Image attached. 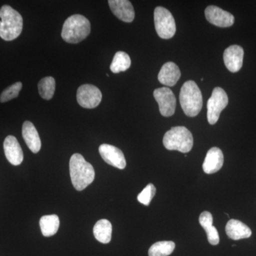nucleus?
Here are the masks:
<instances>
[{
  "label": "nucleus",
  "instance_id": "obj_1",
  "mask_svg": "<svg viewBox=\"0 0 256 256\" xmlns=\"http://www.w3.org/2000/svg\"><path fill=\"white\" fill-rule=\"evenodd\" d=\"M69 170L72 184L77 191L85 190L95 178L94 166L78 153H76L70 158Z\"/></svg>",
  "mask_w": 256,
  "mask_h": 256
},
{
  "label": "nucleus",
  "instance_id": "obj_2",
  "mask_svg": "<svg viewBox=\"0 0 256 256\" xmlns=\"http://www.w3.org/2000/svg\"><path fill=\"white\" fill-rule=\"evenodd\" d=\"M0 37L5 41H12L18 38L23 28V18L16 10L9 5L0 9Z\"/></svg>",
  "mask_w": 256,
  "mask_h": 256
},
{
  "label": "nucleus",
  "instance_id": "obj_3",
  "mask_svg": "<svg viewBox=\"0 0 256 256\" xmlns=\"http://www.w3.org/2000/svg\"><path fill=\"white\" fill-rule=\"evenodd\" d=\"M92 26L89 20L80 14L69 16L64 24L62 38L70 44H78L90 34Z\"/></svg>",
  "mask_w": 256,
  "mask_h": 256
},
{
  "label": "nucleus",
  "instance_id": "obj_4",
  "mask_svg": "<svg viewBox=\"0 0 256 256\" xmlns=\"http://www.w3.org/2000/svg\"><path fill=\"white\" fill-rule=\"evenodd\" d=\"M182 108L188 117H195L200 114L203 106V98L200 88L193 80L185 82L180 94Z\"/></svg>",
  "mask_w": 256,
  "mask_h": 256
},
{
  "label": "nucleus",
  "instance_id": "obj_5",
  "mask_svg": "<svg viewBox=\"0 0 256 256\" xmlns=\"http://www.w3.org/2000/svg\"><path fill=\"white\" fill-rule=\"evenodd\" d=\"M163 144L164 148L169 150L188 153L191 151L193 146V136L188 128L178 126L171 128V130L165 133Z\"/></svg>",
  "mask_w": 256,
  "mask_h": 256
},
{
  "label": "nucleus",
  "instance_id": "obj_6",
  "mask_svg": "<svg viewBox=\"0 0 256 256\" xmlns=\"http://www.w3.org/2000/svg\"><path fill=\"white\" fill-rule=\"evenodd\" d=\"M154 26L158 36L164 40L172 38L176 33V23L169 10L158 6L154 12Z\"/></svg>",
  "mask_w": 256,
  "mask_h": 256
},
{
  "label": "nucleus",
  "instance_id": "obj_7",
  "mask_svg": "<svg viewBox=\"0 0 256 256\" xmlns=\"http://www.w3.org/2000/svg\"><path fill=\"white\" fill-rule=\"evenodd\" d=\"M228 98L223 88H215L212 96L207 102V119L208 124H216L220 117V112L228 106Z\"/></svg>",
  "mask_w": 256,
  "mask_h": 256
},
{
  "label": "nucleus",
  "instance_id": "obj_8",
  "mask_svg": "<svg viewBox=\"0 0 256 256\" xmlns=\"http://www.w3.org/2000/svg\"><path fill=\"white\" fill-rule=\"evenodd\" d=\"M77 101L84 108L92 109L98 106L102 100V92L95 86L84 84L77 90Z\"/></svg>",
  "mask_w": 256,
  "mask_h": 256
},
{
  "label": "nucleus",
  "instance_id": "obj_9",
  "mask_svg": "<svg viewBox=\"0 0 256 256\" xmlns=\"http://www.w3.org/2000/svg\"><path fill=\"white\" fill-rule=\"evenodd\" d=\"M158 105L160 114L164 117H170L174 114L176 109V98L172 90L169 88H156L153 92Z\"/></svg>",
  "mask_w": 256,
  "mask_h": 256
},
{
  "label": "nucleus",
  "instance_id": "obj_10",
  "mask_svg": "<svg viewBox=\"0 0 256 256\" xmlns=\"http://www.w3.org/2000/svg\"><path fill=\"white\" fill-rule=\"evenodd\" d=\"M205 16L208 22L218 28H229L235 22L233 14L214 5L208 6L205 10Z\"/></svg>",
  "mask_w": 256,
  "mask_h": 256
},
{
  "label": "nucleus",
  "instance_id": "obj_11",
  "mask_svg": "<svg viewBox=\"0 0 256 256\" xmlns=\"http://www.w3.org/2000/svg\"><path fill=\"white\" fill-rule=\"evenodd\" d=\"M99 153L108 164L120 170L126 168V158L119 148L110 144H102L99 146Z\"/></svg>",
  "mask_w": 256,
  "mask_h": 256
},
{
  "label": "nucleus",
  "instance_id": "obj_12",
  "mask_svg": "<svg viewBox=\"0 0 256 256\" xmlns=\"http://www.w3.org/2000/svg\"><path fill=\"white\" fill-rule=\"evenodd\" d=\"M244 50L238 45L228 47L224 53V62L226 67L232 73L238 72L242 68Z\"/></svg>",
  "mask_w": 256,
  "mask_h": 256
},
{
  "label": "nucleus",
  "instance_id": "obj_13",
  "mask_svg": "<svg viewBox=\"0 0 256 256\" xmlns=\"http://www.w3.org/2000/svg\"><path fill=\"white\" fill-rule=\"evenodd\" d=\"M109 6L114 16L124 22H132L134 10L132 3L128 0H109Z\"/></svg>",
  "mask_w": 256,
  "mask_h": 256
},
{
  "label": "nucleus",
  "instance_id": "obj_14",
  "mask_svg": "<svg viewBox=\"0 0 256 256\" xmlns=\"http://www.w3.org/2000/svg\"><path fill=\"white\" fill-rule=\"evenodd\" d=\"M4 150L6 159L14 166L22 164L24 160V154L21 146L14 136H9L5 138Z\"/></svg>",
  "mask_w": 256,
  "mask_h": 256
},
{
  "label": "nucleus",
  "instance_id": "obj_15",
  "mask_svg": "<svg viewBox=\"0 0 256 256\" xmlns=\"http://www.w3.org/2000/svg\"><path fill=\"white\" fill-rule=\"evenodd\" d=\"M224 164V154L216 146L210 148L203 163V170L207 174L217 172Z\"/></svg>",
  "mask_w": 256,
  "mask_h": 256
},
{
  "label": "nucleus",
  "instance_id": "obj_16",
  "mask_svg": "<svg viewBox=\"0 0 256 256\" xmlns=\"http://www.w3.org/2000/svg\"><path fill=\"white\" fill-rule=\"evenodd\" d=\"M181 77L178 66L173 62H168L162 67L158 74V80L166 86H174Z\"/></svg>",
  "mask_w": 256,
  "mask_h": 256
},
{
  "label": "nucleus",
  "instance_id": "obj_17",
  "mask_svg": "<svg viewBox=\"0 0 256 256\" xmlns=\"http://www.w3.org/2000/svg\"><path fill=\"white\" fill-rule=\"evenodd\" d=\"M22 137L26 146L33 153H37L42 148L41 140L36 128L30 121H25L22 126Z\"/></svg>",
  "mask_w": 256,
  "mask_h": 256
},
{
  "label": "nucleus",
  "instance_id": "obj_18",
  "mask_svg": "<svg viewBox=\"0 0 256 256\" xmlns=\"http://www.w3.org/2000/svg\"><path fill=\"white\" fill-rule=\"evenodd\" d=\"M226 233L229 238L237 240L248 238L252 235L250 228L238 220H229L226 226Z\"/></svg>",
  "mask_w": 256,
  "mask_h": 256
},
{
  "label": "nucleus",
  "instance_id": "obj_19",
  "mask_svg": "<svg viewBox=\"0 0 256 256\" xmlns=\"http://www.w3.org/2000/svg\"><path fill=\"white\" fill-rule=\"evenodd\" d=\"M112 224L108 220H100L94 226V236L102 244H108L112 238Z\"/></svg>",
  "mask_w": 256,
  "mask_h": 256
},
{
  "label": "nucleus",
  "instance_id": "obj_20",
  "mask_svg": "<svg viewBox=\"0 0 256 256\" xmlns=\"http://www.w3.org/2000/svg\"><path fill=\"white\" fill-rule=\"evenodd\" d=\"M40 224L44 236H52L57 233L60 228V218L55 214L44 216L40 220Z\"/></svg>",
  "mask_w": 256,
  "mask_h": 256
},
{
  "label": "nucleus",
  "instance_id": "obj_21",
  "mask_svg": "<svg viewBox=\"0 0 256 256\" xmlns=\"http://www.w3.org/2000/svg\"><path fill=\"white\" fill-rule=\"evenodd\" d=\"M131 60L126 52H118L114 54V60L110 64L111 72L114 74L126 72L130 67Z\"/></svg>",
  "mask_w": 256,
  "mask_h": 256
},
{
  "label": "nucleus",
  "instance_id": "obj_22",
  "mask_svg": "<svg viewBox=\"0 0 256 256\" xmlns=\"http://www.w3.org/2000/svg\"><path fill=\"white\" fill-rule=\"evenodd\" d=\"M56 80L52 76L45 77L38 82V90L42 98L50 100L54 95Z\"/></svg>",
  "mask_w": 256,
  "mask_h": 256
},
{
  "label": "nucleus",
  "instance_id": "obj_23",
  "mask_svg": "<svg viewBox=\"0 0 256 256\" xmlns=\"http://www.w3.org/2000/svg\"><path fill=\"white\" fill-rule=\"evenodd\" d=\"M175 244L173 242H159L153 244L149 249V256H168L174 252Z\"/></svg>",
  "mask_w": 256,
  "mask_h": 256
},
{
  "label": "nucleus",
  "instance_id": "obj_24",
  "mask_svg": "<svg viewBox=\"0 0 256 256\" xmlns=\"http://www.w3.org/2000/svg\"><path fill=\"white\" fill-rule=\"evenodd\" d=\"M22 88V84L16 82L6 88L0 95V102H5L18 97L20 90Z\"/></svg>",
  "mask_w": 256,
  "mask_h": 256
},
{
  "label": "nucleus",
  "instance_id": "obj_25",
  "mask_svg": "<svg viewBox=\"0 0 256 256\" xmlns=\"http://www.w3.org/2000/svg\"><path fill=\"white\" fill-rule=\"evenodd\" d=\"M156 193V188L152 184L146 185V188L138 194V200L140 203L149 206Z\"/></svg>",
  "mask_w": 256,
  "mask_h": 256
},
{
  "label": "nucleus",
  "instance_id": "obj_26",
  "mask_svg": "<svg viewBox=\"0 0 256 256\" xmlns=\"http://www.w3.org/2000/svg\"><path fill=\"white\" fill-rule=\"evenodd\" d=\"M200 223L205 230H208L213 226V217L208 212H202L200 216Z\"/></svg>",
  "mask_w": 256,
  "mask_h": 256
},
{
  "label": "nucleus",
  "instance_id": "obj_27",
  "mask_svg": "<svg viewBox=\"0 0 256 256\" xmlns=\"http://www.w3.org/2000/svg\"><path fill=\"white\" fill-rule=\"evenodd\" d=\"M207 235L208 242L210 245H218L220 242V236H218V230L214 226H212L208 230H205Z\"/></svg>",
  "mask_w": 256,
  "mask_h": 256
}]
</instances>
